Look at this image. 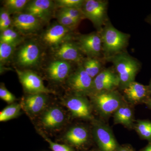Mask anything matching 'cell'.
I'll use <instances>...</instances> for the list:
<instances>
[{
  "instance_id": "22",
  "label": "cell",
  "mask_w": 151,
  "mask_h": 151,
  "mask_svg": "<svg viewBox=\"0 0 151 151\" xmlns=\"http://www.w3.org/2000/svg\"><path fill=\"white\" fill-rule=\"evenodd\" d=\"M22 108L21 105L18 103L8 105L0 112V122H7L18 117L20 114Z\"/></svg>"
},
{
  "instance_id": "18",
  "label": "cell",
  "mask_w": 151,
  "mask_h": 151,
  "mask_svg": "<svg viewBox=\"0 0 151 151\" xmlns=\"http://www.w3.org/2000/svg\"><path fill=\"white\" fill-rule=\"evenodd\" d=\"M71 70V65L68 61L58 59L52 61L47 68L49 77L56 82H62L68 78Z\"/></svg>"
},
{
  "instance_id": "7",
  "label": "cell",
  "mask_w": 151,
  "mask_h": 151,
  "mask_svg": "<svg viewBox=\"0 0 151 151\" xmlns=\"http://www.w3.org/2000/svg\"><path fill=\"white\" fill-rule=\"evenodd\" d=\"M19 80L24 89L28 94L52 93V91L46 88L42 79L37 73L30 70L16 69Z\"/></svg>"
},
{
  "instance_id": "9",
  "label": "cell",
  "mask_w": 151,
  "mask_h": 151,
  "mask_svg": "<svg viewBox=\"0 0 151 151\" xmlns=\"http://www.w3.org/2000/svg\"><path fill=\"white\" fill-rule=\"evenodd\" d=\"M77 44L81 52L88 57L96 58L100 56L103 50L102 39L99 32L79 36Z\"/></svg>"
},
{
  "instance_id": "33",
  "label": "cell",
  "mask_w": 151,
  "mask_h": 151,
  "mask_svg": "<svg viewBox=\"0 0 151 151\" xmlns=\"http://www.w3.org/2000/svg\"><path fill=\"white\" fill-rule=\"evenodd\" d=\"M10 14L4 8L1 9L0 12V24L11 19Z\"/></svg>"
},
{
  "instance_id": "30",
  "label": "cell",
  "mask_w": 151,
  "mask_h": 151,
  "mask_svg": "<svg viewBox=\"0 0 151 151\" xmlns=\"http://www.w3.org/2000/svg\"><path fill=\"white\" fill-rule=\"evenodd\" d=\"M59 11L67 15L78 22L81 21L82 19L85 18L81 9L61 8Z\"/></svg>"
},
{
  "instance_id": "2",
  "label": "cell",
  "mask_w": 151,
  "mask_h": 151,
  "mask_svg": "<svg viewBox=\"0 0 151 151\" xmlns=\"http://www.w3.org/2000/svg\"><path fill=\"white\" fill-rule=\"evenodd\" d=\"M99 32L103 50L107 58L121 52L127 46L129 37V35L116 29L108 21Z\"/></svg>"
},
{
  "instance_id": "37",
  "label": "cell",
  "mask_w": 151,
  "mask_h": 151,
  "mask_svg": "<svg viewBox=\"0 0 151 151\" xmlns=\"http://www.w3.org/2000/svg\"><path fill=\"white\" fill-rule=\"evenodd\" d=\"M141 151H151V142Z\"/></svg>"
},
{
  "instance_id": "34",
  "label": "cell",
  "mask_w": 151,
  "mask_h": 151,
  "mask_svg": "<svg viewBox=\"0 0 151 151\" xmlns=\"http://www.w3.org/2000/svg\"><path fill=\"white\" fill-rule=\"evenodd\" d=\"M12 24V19L8 20L4 22L3 23L0 24V30L1 32H2L3 31L5 30L6 29L9 28L11 24Z\"/></svg>"
},
{
  "instance_id": "17",
  "label": "cell",
  "mask_w": 151,
  "mask_h": 151,
  "mask_svg": "<svg viewBox=\"0 0 151 151\" xmlns=\"http://www.w3.org/2000/svg\"><path fill=\"white\" fill-rule=\"evenodd\" d=\"M81 52L77 44L68 40L55 49V56L58 60L78 62L82 58Z\"/></svg>"
},
{
  "instance_id": "26",
  "label": "cell",
  "mask_w": 151,
  "mask_h": 151,
  "mask_svg": "<svg viewBox=\"0 0 151 151\" xmlns=\"http://www.w3.org/2000/svg\"><path fill=\"white\" fill-rule=\"evenodd\" d=\"M135 129L144 139L151 142V122L148 120H139L135 125Z\"/></svg>"
},
{
  "instance_id": "10",
  "label": "cell",
  "mask_w": 151,
  "mask_h": 151,
  "mask_svg": "<svg viewBox=\"0 0 151 151\" xmlns=\"http://www.w3.org/2000/svg\"><path fill=\"white\" fill-rule=\"evenodd\" d=\"M64 104L74 117L86 120L93 119L91 106L85 96L75 94L67 98Z\"/></svg>"
},
{
  "instance_id": "35",
  "label": "cell",
  "mask_w": 151,
  "mask_h": 151,
  "mask_svg": "<svg viewBox=\"0 0 151 151\" xmlns=\"http://www.w3.org/2000/svg\"><path fill=\"white\" fill-rule=\"evenodd\" d=\"M118 151H134L132 147L129 146H125L119 148Z\"/></svg>"
},
{
  "instance_id": "28",
  "label": "cell",
  "mask_w": 151,
  "mask_h": 151,
  "mask_svg": "<svg viewBox=\"0 0 151 151\" xmlns=\"http://www.w3.org/2000/svg\"><path fill=\"white\" fill-rule=\"evenodd\" d=\"M56 17L59 24L70 29L74 28L79 23L78 22L59 11L57 14Z\"/></svg>"
},
{
  "instance_id": "15",
  "label": "cell",
  "mask_w": 151,
  "mask_h": 151,
  "mask_svg": "<svg viewBox=\"0 0 151 151\" xmlns=\"http://www.w3.org/2000/svg\"><path fill=\"white\" fill-rule=\"evenodd\" d=\"M70 29L58 24L52 25L45 31L42 40L49 46L56 49L63 42L68 40Z\"/></svg>"
},
{
  "instance_id": "24",
  "label": "cell",
  "mask_w": 151,
  "mask_h": 151,
  "mask_svg": "<svg viewBox=\"0 0 151 151\" xmlns=\"http://www.w3.org/2000/svg\"><path fill=\"white\" fill-rule=\"evenodd\" d=\"M30 1L28 0H6L4 1V8L10 14L20 13L24 10Z\"/></svg>"
},
{
  "instance_id": "13",
  "label": "cell",
  "mask_w": 151,
  "mask_h": 151,
  "mask_svg": "<svg viewBox=\"0 0 151 151\" xmlns=\"http://www.w3.org/2000/svg\"><path fill=\"white\" fill-rule=\"evenodd\" d=\"M48 103L46 94H28L23 98L22 108L29 116L35 117L39 115L46 108Z\"/></svg>"
},
{
  "instance_id": "1",
  "label": "cell",
  "mask_w": 151,
  "mask_h": 151,
  "mask_svg": "<svg viewBox=\"0 0 151 151\" xmlns=\"http://www.w3.org/2000/svg\"><path fill=\"white\" fill-rule=\"evenodd\" d=\"M107 59L113 63L119 77V86L123 89L134 81L140 66L137 60L123 52L109 57L107 58Z\"/></svg>"
},
{
  "instance_id": "19",
  "label": "cell",
  "mask_w": 151,
  "mask_h": 151,
  "mask_svg": "<svg viewBox=\"0 0 151 151\" xmlns=\"http://www.w3.org/2000/svg\"><path fill=\"white\" fill-rule=\"evenodd\" d=\"M65 121L64 113L58 107H52L45 111L40 119L41 123L44 128L51 129L60 128Z\"/></svg>"
},
{
  "instance_id": "36",
  "label": "cell",
  "mask_w": 151,
  "mask_h": 151,
  "mask_svg": "<svg viewBox=\"0 0 151 151\" xmlns=\"http://www.w3.org/2000/svg\"><path fill=\"white\" fill-rule=\"evenodd\" d=\"M145 104H146L147 106L151 110V92L150 97H149L148 99L147 100Z\"/></svg>"
},
{
  "instance_id": "23",
  "label": "cell",
  "mask_w": 151,
  "mask_h": 151,
  "mask_svg": "<svg viewBox=\"0 0 151 151\" xmlns=\"http://www.w3.org/2000/svg\"><path fill=\"white\" fill-rule=\"evenodd\" d=\"M82 66L86 73L92 78H95L102 70L101 62L94 58H86Z\"/></svg>"
},
{
  "instance_id": "3",
  "label": "cell",
  "mask_w": 151,
  "mask_h": 151,
  "mask_svg": "<svg viewBox=\"0 0 151 151\" xmlns=\"http://www.w3.org/2000/svg\"><path fill=\"white\" fill-rule=\"evenodd\" d=\"M89 97L97 111L105 117L115 113L125 102L122 95L115 90L101 91Z\"/></svg>"
},
{
  "instance_id": "5",
  "label": "cell",
  "mask_w": 151,
  "mask_h": 151,
  "mask_svg": "<svg viewBox=\"0 0 151 151\" xmlns=\"http://www.w3.org/2000/svg\"><path fill=\"white\" fill-rule=\"evenodd\" d=\"M92 132L101 151H118L120 147L112 131L102 122H94Z\"/></svg>"
},
{
  "instance_id": "39",
  "label": "cell",
  "mask_w": 151,
  "mask_h": 151,
  "mask_svg": "<svg viewBox=\"0 0 151 151\" xmlns=\"http://www.w3.org/2000/svg\"><path fill=\"white\" fill-rule=\"evenodd\" d=\"M149 86V88H150V92H151V80L150 82V84L148 85Z\"/></svg>"
},
{
  "instance_id": "20",
  "label": "cell",
  "mask_w": 151,
  "mask_h": 151,
  "mask_svg": "<svg viewBox=\"0 0 151 151\" xmlns=\"http://www.w3.org/2000/svg\"><path fill=\"white\" fill-rule=\"evenodd\" d=\"M64 139L71 145L79 147L87 142L89 139V134L84 127L75 126L67 131L64 136Z\"/></svg>"
},
{
  "instance_id": "4",
  "label": "cell",
  "mask_w": 151,
  "mask_h": 151,
  "mask_svg": "<svg viewBox=\"0 0 151 151\" xmlns=\"http://www.w3.org/2000/svg\"><path fill=\"white\" fill-rule=\"evenodd\" d=\"M108 1L100 0H86L81 7L84 18L91 21L100 31L108 22Z\"/></svg>"
},
{
  "instance_id": "11",
  "label": "cell",
  "mask_w": 151,
  "mask_h": 151,
  "mask_svg": "<svg viewBox=\"0 0 151 151\" xmlns=\"http://www.w3.org/2000/svg\"><path fill=\"white\" fill-rule=\"evenodd\" d=\"M40 49L34 42H28L20 48L17 55V61L22 67H32L37 65L40 58Z\"/></svg>"
},
{
  "instance_id": "38",
  "label": "cell",
  "mask_w": 151,
  "mask_h": 151,
  "mask_svg": "<svg viewBox=\"0 0 151 151\" xmlns=\"http://www.w3.org/2000/svg\"><path fill=\"white\" fill-rule=\"evenodd\" d=\"M147 21L151 24V14L149 17L148 18Z\"/></svg>"
},
{
  "instance_id": "8",
  "label": "cell",
  "mask_w": 151,
  "mask_h": 151,
  "mask_svg": "<svg viewBox=\"0 0 151 151\" xmlns=\"http://www.w3.org/2000/svg\"><path fill=\"white\" fill-rule=\"evenodd\" d=\"M120 85V81L116 72L110 68L101 70L93 78L92 89L89 96L103 91L114 90Z\"/></svg>"
},
{
  "instance_id": "25",
  "label": "cell",
  "mask_w": 151,
  "mask_h": 151,
  "mask_svg": "<svg viewBox=\"0 0 151 151\" xmlns=\"http://www.w3.org/2000/svg\"><path fill=\"white\" fill-rule=\"evenodd\" d=\"M22 38L21 36L11 28L1 32L0 42L13 44L18 45L22 42Z\"/></svg>"
},
{
  "instance_id": "14",
  "label": "cell",
  "mask_w": 151,
  "mask_h": 151,
  "mask_svg": "<svg viewBox=\"0 0 151 151\" xmlns=\"http://www.w3.org/2000/svg\"><path fill=\"white\" fill-rule=\"evenodd\" d=\"M42 21L31 14L24 13L16 14L12 24L22 34H32L39 31Z\"/></svg>"
},
{
  "instance_id": "32",
  "label": "cell",
  "mask_w": 151,
  "mask_h": 151,
  "mask_svg": "<svg viewBox=\"0 0 151 151\" xmlns=\"http://www.w3.org/2000/svg\"><path fill=\"white\" fill-rule=\"evenodd\" d=\"M42 136L44 138L45 140L48 143L52 151H74L71 147L65 145H61L54 142L50 139L47 137L45 135L41 132Z\"/></svg>"
},
{
  "instance_id": "31",
  "label": "cell",
  "mask_w": 151,
  "mask_h": 151,
  "mask_svg": "<svg viewBox=\"0 0 151 151\" xmlns=\"http://www.w3.org/2000/svg\"><path fill=\"white\" fill-rule=\"evenodd\" d=\"M0 98L9 104L13 103L16 100L15 96L6 89L3 83H1L0 86Z\"/></svg>"
},
{
  "instance_id": "16",
  "label": "cell",
  "mask_w": 151,
  "mask_h": 151,
  "mask_svg": "<svg viewBox=\"0 0 151 151\" xmlns=\"http://www.w3.org/2000/svg\"><path fill=\"white\" fill-rule=\"evenodd\" d=\"M125 99L133 104L146 103L151 92L149 86L134 81L124 89Z\"/></svg>"
},
{
  "instance_id": "27",
  "label": "cell",
  "mask_w": 151,
  "mask_h": 151,
  "mask_svg": "<svg viewBox=\"0 0 151 151\" xmlns=\"http://www.w3.org/2000/svg\"><path fill=\"white\" fill-rule=\"evenodd\" d=\"M17 45L13 44L0 42V61L4 64L9 61Z\"/></svg>"
},
{
  "instance_id": "6",
  "label": "cell",
  "mask_w": 151,
  "mask_h": 151,
  "mask_svg": "<svg viewBox=\"0 0 151 151\" xmlns=\"http://www.w3.org/2000/svg\"><path fill=\"white\" fill-rule=\"evenodd\" d=\"M93 78L89 76L82 65L67 78V84L76 95L89 96L92 89Z\"/></svg>"
},
{
  "instance_id": "12",
  "label": "cell",
  "mask_w": 151,
  "mask_h": 151,
  "mask_svg": "<svg viewBox=\"0 0 151 151\" xmlns=\"http://www.w3.org/2000/svg\"><path fill=\"white\" fill-rule=\"evenodd\" d=\"M55 6V2L50 0H34L29 1L24 10L25 13L46 22L51 18Z\"/></svg>"
},
{
  "instance_id": "29",
  "label": "cell",
  "mask_w": 151,
  "mask_h": 151,
  "mask_svg": "<svg viewBox=\"0 0 151 151\" xmlns=\"http://www.w3.org/2000/svg\"><path fill=\"white\" fill-rule=\"evenodd\" d=\"M83 0H57L54 1L55 5L61 8L81 9L84 4Z\"/></svg>"
},
{
  "instance_id": "21",
  "label": "cell",
  "mask_w": 151,
  "mask_h": 151,
  "mask_svg": "<svg viewBox=\"0 0 151 151\" xmlns=\"http://www.w3.org/2000/svg\"><path fill=\"white\" fill-rule=\"evenodd\" d=\"M114 123L130 128L134 122V113L132 108L126 102L113 113Z\"/></svg>"
}]
</instances>
